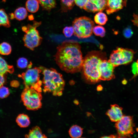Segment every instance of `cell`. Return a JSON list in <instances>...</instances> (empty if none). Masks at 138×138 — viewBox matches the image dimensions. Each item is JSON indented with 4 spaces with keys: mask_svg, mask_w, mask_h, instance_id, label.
Instances as JSON below:
<instances>
[{
    "mask_svg": "<svg viewBox=\"0 0 138 138\" xmlns=\"http://www.w3.org/2000/svg\"><path fill=\"white\" fill-rule=\"evenodd\" d=\"M55 60L60 69L71 74L82 70L84 59L80 45L77 42L67 41L57 47Z\"/></svg>",
    "mask_w": 138,
    "mask_h": 138,
    "instance_id": "cell-1",
    "label": "cell"
},
{
    "mask_svg": "<svg viewBox=\"0 0 138 138\" xmlns=\"http://www.w3.org/2000/svg\"><path fill=\"white\" fill-rule=\"evenodd\" d=\"M39 67L43 75L42 81L43 91L52 93L54 96L61 95L65 85L62 75L53 68H47L42 66Z\"/></svg>",
    "mask_w": 138,
    "mask_h": 138,
    "instance_id": "cell-2",
    "label": "cell"
},
{
    "mask_svg": "<svg viewBox=\"0 0 138 138\" xmlns=\"http://www.w3.org/2000/svg\"><path fill=\"white\" fill-rule=\"evenodd\" d=\"M105 54L101 52L93 51L88 52L84 59L82 69L87 80L96 83L100 80L98 69L100 63L106 59Z\"/></svg>",
    "mask_w": 138,
    "mask_h": 138,
    "instance_id": "cell-3",
    "label": "cell"
},
{
    "mask_svg": "<svg viewBox=\"0 0 138 138\" xmlns=\"http://www.w3.org/2000/svg\"><path fill=\"white\" fill-rule=\"evenodd\" d=\"M41 24V21H34L32 25L28 24L22 27V30L25 33L23 38L24 45L31 50H33L42 42V38L36 29Z\"/></svg>",
    "mask_w": 138,
    "mask_h": 138,
    "instance_id": "cell-4",
    "label": "cell"
},
{
    "mask_svg": "<svg viewBox=\"0 0 138 138\" xmlns=\"http://www.w3.org/2000/svg\"><path fill=\"white\" fill-rule=\"evenodd\" d=\"M94 23L90 18L83 16L75 18L72 22L74 35L79 38H84L92 34Z\"/></svg>",
    "mask_w": 138,
    "mask_h": 138,
    "instance_id": "cell-5",
    "label": "cell"
},
{
    "mask_svg": "<svg viewBox=\"0 0 138 138\" xmlns=\"http://www.w3.org/2000/svg\"><path fill=\"white\" fill-rule=\"evenodd\" d=\"M42 72L39 67L28 68L25 72L18 75L22 78L25 87L33 89L37 91L41 92V86L42 81L40 79V74Z\"/></svg>",
    "mask_w": 138,
    "mask_h": 138,
    "instance_id": "cell-6",
    "label": "cell"
},
{
    "mask_svg": "<svg viewBox=\"0 0 138 138\" xmlns=\"http://www.w3.org/2000/svg\"><path fill=\"white\" fill-rule=\"evenodd\" d=\"M21 98L24 105L28 110H35L41 107L42 96L41 92L33 89L25 87Z\"/></svg>",
    "mask_w": 138,
    "mask_h": 138,
    "instance_id": "cell-7",
    "label": "cell"
},
{
    "mask_svg": "<svg viewBox=\"0 0 138 138\" xmlns=\"http://www.w3.org/2000/svg\"><path fill=\"white\" fill-rule=\"evenodd\" d=\"M135 53L131 49L118 47L111 52L109 60L115 67L128 64L133 61Z\"/></svg>",
    "mask_w": 138,
    "mask_h": 138,
    "instance_id": "cell-8",
    "label": "cell"
},
{
    "mask_svg": "<svg viewBox=\"0 0 138 138\" xmlns=\"http://www.w3.org/2000/svg\"><path fill=\"white\" fill-rule=\"evenodd\" d=\"M134 126L132 117L123 116L115 124L118 137H130L134 133Z\"/></svg>",
    "mask_w": 138,
    "mask_h": 138,
    "instance_id": "cell-9",
    "label": "cell"
},
{
    "mask_svg": "<svg viewBox=\"0 0 138 138\" xmlns=\"http://www.w3.org/2000/svg\"><path fill=\"white\" fill-rule=\"evenodd\" d=\"M115 67L109 60L106 59L101 61L98 66L100 79L109 80L114 78Z\"/></svg>",
    "mask_w": 138,
    "mask_h": 138,
    "instance_id": "cell-10",
    "label": "cell"
},
{
    "mask_svg": "<svg viewBox=\"0 0 138 138\" xmlns=\"http://www.w3.org/2000/svg\"><path fill=\"white\" fill-rule=\"evenodd\" d=\"M107 0H88L83 9L91 13L101 12L105 9Z\"/></svg>",
    "mask_w": 138,
    "mask_h": 138,
    "instance_id": "cell-11",
    "label": "cell"
},
{
    "mask_svg": "<svg viewBox=\"0 0 138 138\" xmlns=\"http://www.w3.org/2000/svg\"><path fill=\"white\" fill-rule=\"evenodd\" d=\"M128 0H107L106 11L108 15L116 12L126 7Z\"/></svg>",
    "mask_w": 138,
    "mask_h": 138,
    "instance_id": "cell-12",
    "label": "cell"
},
{
    "mask_svg": "<svg viewBox=\"0 0 138 138\" xmlns=\"http://www.w3.org/2000/svg\"><path fill=\"white\" fill-rule=\"evenodd\" d=\"M122 110V108L117 105H112L111 106L110 109L108 110L106 114L111 121L117 122L123 116Z\"/></svg>",
    "mask_w": 138,
    "mask_h": 138,
    "instance_id": "cell-13",
    "label": "cell"
},
{
    "mask_svg": "<svg viewBox=\"0 0 138 138\" xmlns=\"http://www.w3.org/2000/svg\"><path fill=\"white\" fill-rule=\"evenodd\" d=\"M26 138H44L47 137L43 134L40 128L36 126L29 130L28 134L25 135Z\"/></svg>",
    "mask_w": 138,
    "mask_h": 138,
    "instance_id": "cell-14",
    "label": "cell"
},
{
    "mask_svg": "<svg viewBox=\"0 0 138 138\" xmlns=\"http://www.w3.org/2000/svg\"><path fill=\"white\" fill-rule=\"evenodd\" d=\"M14 71L13 66L8 65L4 59L0 56V74L4 75L8 72L12 74Z\"/></svg>",
    "mask_w": 138,
    "mask_h": 138,
    "instance_id": "cell-15",
    "label": "cell"
},
{
    "mask_svg": "<svg viewBox=\"0 0 138 138\" xmlns=\"http://www.w3.org/2000/svg\"><path fill=\"white\" fill-rule=\"evenodd\" d=\"M17 124L21 128H26L30 123L29 117L26 114L22 113L18 115L16 119Z\"/></svg>",
    "mask_w": 138,
    "mask_h": 138,
    "instance_id": "cell-16",
    "label": "cell"
},
{
    "mask_svg": "<svg viewBox=\"0 0 138 138\" xmlns=\"http://www.w3.org/2000/svg\"><path fill=\"white\" fill-rule=\"evenodd\" d=\"M42 9L50 11L56 5V0H37Z\"/></svg>",
    "mask_w": 138,
    "mask_h": 138,
    "instance_id": "cell-17",
    "label": "cell"
},
{
    "mask_svg": "<svg viewBox=\"0 0 138 138\" xmlns=\"http://www.w3.org/2000/svg\"><path fill=\"white\" fill-rule=\"evenodd\" d=\"M39 3L37 0H28L26 3V9L30 12H36L39 9Z\"/></svg>",
    "mask_w": 138,
    "mask_h": 138,
    "instance_id": "cell-18",
    "label": "cell"
},
{
    "mask_svg": "<svg viewBox=\"0 0 138 138\" xmlns=\"http://www.w3.org/2000/svg\"><path fill=\"white\" fill-rule=\"evenodd\" d=\"M2 26L6 28L10 26L8 16L3 9H0V27Z\"/></svg>",
    "mask_w": 138,
    "mask_h": 138,
    "instance_id": "cell-19",
    "label": "cell"
},
{
    "mask_svg": "<svg viewBox=\"0 0 138 138\" xmlns=\"http://www.w3.org/2000/svg\"><path fill=\"white\" fill-rule=\"evenodd\" d=\"M83 130L82 128L77 125H74L70 129L69 131V134L72 138H79L82 134Z\"/></svg>",
    "mask_w": 138,
    "mask_h": 138,
    "instance_id": "cell-20",
    "label": "cell"
},
{
    "mask_svg": "<svg viewBox=\"0 0 138 138\" xmlns=\"http://www.w3.org/2000/svg\"><path fill=\"white\" fill-rule=\"evenodd\" d=\"M15 18L19 21L24 19L27 16V12L26 9L23 7L16 9L14 12Z\"/></svg>",
    "mask_w": 138,
    "mask_h": 138,
    "instance_id": "cell-21",
    "label": "cell"
},
{
    "mask_svg": "<svg viewBox=\"0 0 138 138\" xmlns=\"http://www.w3.org/2000/svg\"><path fill=\"white\" fill-rule=\"evenodd\" d=\"M108 20V17L106 14L101 12H98L94 17V20L95 22L100 25H105Z\"/></svg>",
    "mask_w": 138,
    "mask_h": 138,
    "instance_id": "cell-22",
    "label": "cell"
},
{
    "mask_svg": "<svg viewBox=\"0 0 138 138\" xmlns=\"http://www.w3.org/2000/svg\"><path fill=\"white\" fill-rule=\"evenodd\" d=\"M61 9L65 12L72 9L75 4L74 0H60Z\"/></svg>",
    "mask_w": 138,
    "mask_h": 138,
    "instance_id": "cell-23",
    "label": "cell"
},
{
    "mask_svg": "<svg viewBox=\"0 0 138 138\" xmlns=\"http://www.w3.org/2000/svg\"><path fill=\"white\" fill-rule=\"evenodd\" d=\"M12 51V48L9 44L4 42L0 44V54L4 55L10 54Z\"/></svg>",
    "mask_w": 138,
    "mask_h": 138,
    "instance_id": "cell-24",
    "label": "cell"
},
{
    "mask_svg": "<svg viewBox=\"0 0 138 138\" xmlns=\"http://www.w3.org/2000/svg\"><path fill=\"white\" fill-rule=\"evenodd\" d=\"M93 32L96 36L103 37L105 35L106 30L102 26L97 25L94 27Z\"/></svg>",
    "mask_w": 138,
    "mask_h": 138,
    "instance_id": "cell-25",
    "label": "cell"
},
{
    "mask_svg": "<svg viewBox=\"0 0 138 138\" xmlns=\"http://www.w3.org/2000/svg\"><path fill=\"white\" fill-rule=\"evenodd\" d=\"M28 61L26 58L24 57L19 58L17 61V66L20 68L23 69L28 67Z\"/></svg>",
    "mask_w": 138,
    "mask_h": 138,
    "instance_id": "cell-26",
    "label": "cell"
},
{
    "mask_svg": "<svg viewBox=\"0 0 138 138\" xmlns=\"http://www.w3.org/2000/svg\"><path fill=\"white\" fill-rule=\"evenodd\" d=\"M63 32L66 37H70L74 34V28L73 26H66L63 29Z\"/></svg>",
    "mask_w": 138,
    "mask_h": 138,
    "instance_id": "cell-27",
    "label": "cell"
},
{
    "mask_svg": "<svg viewBox=\"0 0 138 138\" xmlns=\"http://www.w3.org/2000/svg\"><path fill=\"white\" fill-rule=\"evenodd\" d=\"M9 90L8 87L3 86L0 87V98H6L9 95Z\"/></svg>",
    "mask_w": 138,
    "mask_h": 138,
    "instance_id": "cell-28",
    "label": "cell"
},
{
    "mask_svg": "<svg viewBox=\"0 0 138 138\" xmlns=\"http://www.w3.org/2000/svg\"><path fill=\"white\" fill-rule=\"evenodd\" d=\"M88 0H74L75 3L80 8H84L87 4Z\"/></svg>",
    "mask_w": 138,
    "mask_h": 138,
    "instance_id": "cell-29",
    "label": "cell"
},
{
    "mask_svg": "<svg viewBox=\"0 0 138 138\" xmlns=\"http://www.w3.org/2000/svg\"><path fill=\"white\" fill-rule=\"evenodd\" d=\"M123 34L125 37L129 38L133 34L131 29L129 27L125 28L123 31Z\"/></svg>",
    "mask_w": 138,
    "mask_h": 138,
    "instance_id": "cell-30",
    "label": "cell"
},
{
    "mask_svg": "<svg viewBox=\"0 0 138 138\" xmlns=\"http://www.w3.org/2000/svg\"><path fill=\"white\" fill-rule=\"evenodd\" d=\"M132 71L135 75H138V59L136 62L132 66Z\"/></svg>",
    "mask_w": 138,
    "mask_h": 138,
    "instance_id": "cell-31",
    "label": "cell"
},
{
    "mask_svg": "<svg viewBox=\"0 0 138 138\" xmlns=\"http://www.w3.org/2000/svg\"><path fill=\"white\" fill-rule=\"evenodd\" d=\"M133 16V18L132 20V22L134 25L138 27V15L134 14Z\"/></svg>",
    "mask_w": 138,
    "mask_h": 138,
    "instance_id": "cell-32",
    "label": "cell"
},
{
    "mask_svg": "<svg viewBox=\"0 0 138 138\" xmlns=\"http://www.w3.org/2000/svg\"><path fill=\"white\" fill-rule=\"evenodd\" d=\"M6 80L5 77L4 75L0 74V87L5 83Z\"/></svg>",
    "mask_w": 138,
    "mask_h": 138,
    "instance_id": "cell-33",
    "label": "cell"
},
{
    "mask_svg": "<svg viewBox=\"0 0 138 138\" xmlns=\"http://www.w3.org/2000/svg\"><path fill=\"white\" fill-rule=\"evenodd\" d=\"M10 85L12 87H17L19 86V83L17 80H13L11 81Z\"/></svg>",
    "mask_w": 138,
    "mask_h": 138,
    "instance_id": "cell-34",
    "label": "cell"
},
{
    "mask_svg": "<svg viewBox=\"0 0 138 138\" xmlns=\"http://www.w3.org/2000/svg\"><path fill=\"white\" fill-rule=\"evenodd\" d=\"M28 19L30 20H33L34 19L33 15L32 14L29 15L28 16Z\"/></svg>",
    "mask_w": 138,
    "mask_h": 138,
    "instance_id": "cell-35",
    "label": "cell"
},
{
    "mask_svg": "<svg viewBox=\"0 0 138 138\" xmlns=\"http://www.w3.org/2000/svg\"><path fill=\"white\" fill-rule=\"evenodd\" d=\"M9 15L10 16V18L11 19H14V18H15L14 14L11 13L9 14Z\"/></svg>",
    "mask_w": 138,
    "mask_h": 138,
    "instance_id": "cell-36",
    "label": "cell"
}]
</instances>
